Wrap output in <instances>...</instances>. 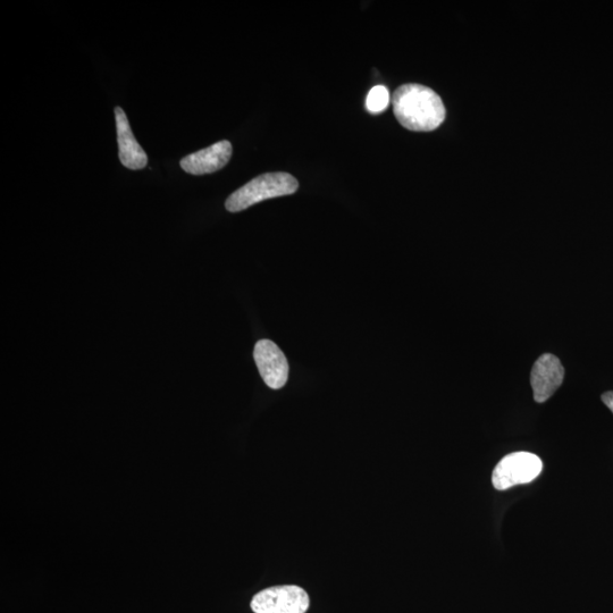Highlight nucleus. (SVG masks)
<instances>
[{
    "mask_svg": "<svg viewBox=\"0 0 613 613\" xmlns=\"http://www.w3.org/2000/svg\"><path fill=\"white\" fill-rule=\"evenodd\" d=\"M232 153L231 142L223 140L211 147L184 157L180 165L184 172L192 175L211 174L222 170L230 162Z\"/></svg>",
    "mask_w": 613,
    "mask_h": 613,
    "instance_id": "obj_7",
    "label": "nucleus"
},
{
    "mask_svg": "<svg viewBox=\"0 0 613 613\" xmlns=\"http://www.w3.org/2000/svg\"><path fill=\"white\" fill-rule=\"evenodd\" d=\"M394 116L410 131L430 132L445 120L442 99L431 88L422 85H403L392 96Z\"/></svg>",
    "mask_w": 613,
    "mask_h": 613,
    "instance_id": "obj_1",
    "label": "nucleus"
},
{
    "mask_svg": "<svg viewBox=\"0 0 613 613\" xmlns=\"http://www.w3.org/2000/svg\"><path fill=\"white\" fill-rule=\"evenodd\" d=\"M390 92L384 86H376L371 91L366 99L367 111L371 114H381L390 105Z\"/></svg>",
    "mask_w": 613,
    "mask_h": 613,
    "instance_id": "obj_9",
    "label": "nucleus"
},
{
    "mask_svg": "<svg viewBox=\"0 0 613 613\" xmlns=\"http://www.w3.org/2000/svg\"><path fill=\"white\" fill-rule=\"evenodd\" d=\"M254 358L260 376L273 390H280L289 380L290 367L283 351L271 340L256 343Z\"/></svg>",
    "mask_w": 613,
    "mask_h": 613,
    "instance_id": "obj_5",
    "label": "nucleus"
},
{
    "mask_svg": "<svg viewBox=\"0 0 613 613\" xmlns=\"http://www.w3.org/2000/svg\"><path fill=\"white\" fill-rule=\"evenodd\" d=\"M565 368L557 356L544 354L533 366L531 385L534 400L539 403L548 401L564 383Z\"/></svg>",
    "mask_w": 613,
    "mask_h": 613,
    "instance_id": "obj_6",
    "label": "nucleus"
},
{
    "mask_svg": "<svg viewBox=\"0 0 613 613\" xmlns=\"http://www.w3.org/2000/svg\"><path fill=\"white\" fill-rule=\"evenodd\" d=\"M309 595L295 585L275 586L254 596L251 609L255 613H306Z\"/></svg>",
    "mask_w": 613,
    "mask_h": 613,
    "instance_id": "obj_4",
    "label": "nucleus"
},
{
    "mask_svg": "<svg viewBox=\"0 0 613 613\" xmlns=\"http://www.w3.org/2000/svg\"><path fill=\"white\" fill-rule=\"evenodd\" d=\"M602 401L604 405H606L613 414V391H609L602 394Z\"/></svg>",
    "mask_w": 613,
    "mask_h": 613,
    "instance_id": "obj_10",
    "label": "nucleus"
},
{
    "mask_svg": "<svg viewBox=\"0 0 613 613\" xmlns=\"http://www.w3.org/2000/svg\"><path fill=\"white\" fill-rule=\"evenodd\" d=\"M117 142H119V157L123 166L129 170L145 169L148 165V156L139 145L132 132L127 114L123 108H115Z\"/></svg>",
    "mask_w": 613,
    "mask_h": 613,
    "instance_id": "obj_8",
    "label": "nucleus"
},
{
    "mask_svg": "<svg viewBox=\"0 0 613 613\" xmlns=\"http://www.w3.org/2000/svg\"><path fill=\"white\" fill-rule=\"evenodd\" d=\"M543 470L540 457L531 452H514L503 458L492 474L495 489L506 491L517 485L528 484L536 480Z\"/></svg>",
    "mask_w": 613,
    "mask_h": 613,
    "instance_id": "obj_3",
    "label": "nucleus"
},
{
    "mask_svg": "<svg viewBox=\"0 0 613 613\" xmlns=\"http://www.w3.org/2000/svg\"><path fill=\"white\" fill-rule=\"evenodd\" d=\"M298 189L295 176L284 172L266 173L233 192L225 207L231 213H238L267 199L293 195Z\"/></svg>",
    "mask_w": 613,
    "mask_h": 613,
    "instance_id": "obj_2",
    "label": "nucleus"
}]
</instances>
